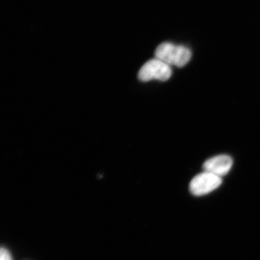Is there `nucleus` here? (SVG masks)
Masks as SVG:
<instances>
[{"instance_id": "1", "label": "nucleus", "mask_w": 260, "mask_h": 260, "mask_svg": "<svg viewBox=\"0 0 260 260\" xmlns=\"http://www.w3.org/2000/svg\"><path fill=\"white\" fill-rule=\"evenodd\" d=\"M155 58L167 64L177 68L185 66L191 58V51L189 48L182 45H176L172 43H162L155 51Z\"/></svg>"}, {"instance_id": "2", "label": "nucleus", "mask_w": 260, "mask_h": 260, "mask_svg": "<svg viewBox=\"0 0 260 260\" xmlns=\"http://www.w3.org/2000/svg\"><path fill=\"white\" fill-rule=\"evenodd\" d=\"M172 75L170 65L157 58L150 59L143 64L138 73V78L141 81L148 82L152 80L167 81Z\"/></svg>"}, {"instance_id": "3", "label": "nucleus", "mask_w": 260, "mask_h": 260, "mask_svg": "<svg viewBox=\"0 0 260 260\" xmlns=\"http://www.w3.org/2000/svg\"><path fill=\"white\" fill-rule=\"evenodd\" d=\"M221 184L222 178L204 172L200 173L191 179L189 184V191L194 196H203L218 189Z\"/></svg>"}, {"instance_id": "4", "label": "nucleus", "mask_w": 260, "mask_h": 260, "mask_svg": "<svg viewBox=\"0 0 260 260\" xmlns=\"http://www.w3.org/2000/svg\"><path fill=\"white\" fill-rule=\"evenodd\" d=\"M233 166V159L229 155H220L208 159L203 164L204 172L222 178L230 172Z\"/></svg>"}, {"instance_id": "5", "label": "nucleus", "mask_w": 260, "mask_h": 260, "mask_svg": "<svg viewBox=\"0 0 260 260\" xmlns=\"http://www.w3.org/2000/svg\"><path fill=\"white\" fill-rule=\"evenodd\" d=\"M0 260H13L10 251L4 247H2L0 250Z\"/></svg>"}]
</instances>
